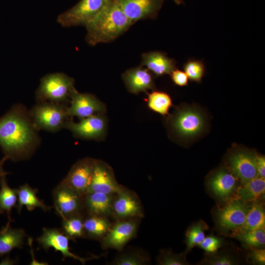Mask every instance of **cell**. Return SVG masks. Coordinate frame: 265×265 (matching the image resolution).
Wrapping results in <instances>:
<instances>
[{
  "instance_id": "42",
  "label": "cell",
  "mask_w": 265,
  "mask_h": 265,
  "mask_svg": "<svg viewBox=\"0 0 265 265\" xmlns=\"http://www.w3.org/2000/svg\"><path fill=\"white\" fill-rule=\"evenodd\" d=\"M177 4H180L182 2V0H173Z\"/></svg>"
},
{
  "instance_id": "35",
  "label": "cell",
  "mask_w": 265,
  "mask_h": 265,
  "mask_svg": "<svg viewBox=\"0 0 265 265\" xmlns=\"http://www.w3.org/2000/svg\"><path fill=\"white\" fill-rule=\"evenodd\" d=\"M184 69L188 78L191 81H200L204 75V66L200 61H188L185 64Z\"/></svg>"
},
{
  "instance_id": "31",
  "label": "cell",
  "mask_w": 265,
  "mask_h": 265,
  "mask_svg": "<svg viewBox=\"0 0 265 265\" xmlns=\"http://www.w3.org/2000/svg\"><path fill=\"white\" fill-rule=\"evenodd\" d=\"M208 229L209 226L202 220L192 224L188 228L186 233V253L203 241L205 238V231Z\"/></svg>"
},
{
  "instance_id": "37",
  "label": "cell",
  "mask_w": 265,
  "mask_h": 265,
  "mask_svg": "<svg viewBox=\"0 0 265 265\" xmlns=\"http://www.w3.org/2000/svg\"><path fill=\"white\" fill-rule=\"evenodd\" d=\"M248 260L249 262L256 265H264L265 264V250L263 248H249Z\"/></svg>"
},
{
  "instance_id": "1",
  "label": "cell",
  "mask_w": 265,
  "mask_h": 265,
  "mask_svg": "<svg viewBox=\"0 0 265 265\" xmlns=\"http://www.w3.org/2000/svg\"><path fill=\"white\" fill-rule=\"evenodd\" d=\"M37 131L25 107L14 106L0 118V146L5 156L13 161L29 158L37 146Z\"/></svg>"
},
{
  "instance_id": "16",
  "label": "cell",
  "mask_w": 265,
  "mask_h": 265,
  "mask_svg": "<svg viewBox=\"0 0 265 265\" xmlns=\"http://www.w3.org/2000/svg\"><path fill=\"white\" fill-rule=\"evenodd\" d=\"M105 110V105L94 95L81 93L77 90L72 95L70 106L67 108L70 117L76 116L80 119L101 114Z\"/></svg>"
},
{
  "instance_id": "3",
  "label": "cell",
  "mask_w": 265,
  "mask_h": 265,
  "mask_svg": "<svg viewBox=\"0 0 265 265\" xmlns=\"http://www.w3.org/2000/svg\"><path fill=\"white\" fill-rule=\"evenodd\" d=\"M75 80L66 74L61 73L49 74L44 76L36 91L38 102H51L65 105L71 100L76 91Z\"/></svg>"
},
{
  "instance_id": "32",
  "label": "cell",
  "mask_w": 265,
  "mask_h": 265,
  "mask_svg": "<svg viewBox=\"0 0 265 265\" xmlns=\"http://www.w3.org/2000/svg\"><path fill=\"white\" fill-rule=\"evenodd\" d=\"M172 105L168 94L161 91H153L148 95V106L153 111L165 115Z\"/></svg>"
},
{
  "instance_id": "23",
  "label": "cell",
  "mask_w": 265,
  "mask_h": 265,
  "mask_svg": "<svg viewBox=\"0 0 265 265\" xmlns=\"http://www.w3.org/2000/svg\"><path fill=\"white\" fill-rule=\"evenodd\" d=\"M112 225L109 217L85 215L83 220L84 238L100 241L107 234Z\"/></svg>"
},
{
  "instance_id": "12",
  "label": "cell",
  "mask_w": 265,
  "mask_h": 265,
  "mask_svg": "<svg viewBox=\"0 0 265 265\" xmlns=\"http://www.w3.org/2000/svg\"><path fill=\"white\" fill-rule=\"evenodd\" d=\"M239 183V179L230 169L221 168L210 177L208 186L214 196L225 201L232 198L240 186Z\"/></svg>"
},
{
  "instance_id": "20",
  "label": "cell",
  "mask_w": 265,
  "mask_h": 265,
  "mask_svg": "<svg viewBox=\"0 0 265 265\" xmlns=\"http://www.w3.org/2000/svg\"><path fill=\"white\" fill-rule=\"evenodd\" d=\"M123 80L130 92L137 94L155 88L153 77L150 72L142 67L129 69L123 76Z\"/></svg>"
},
{
  "instance_id": "27",
  "label": "cell",
  "mask_w": 265,
  "mask_h": 265,
  "mask_svg": "<svg viewBox=\"0 0 265 265\" xmlns=\"http://www.w3.org/2000/svg\"><path fill=\"white\" fill-rule=\"evenodd\" d=\"M265 212L263 204L259 201L252 202L242 226L236 232H243L265 228Z\"/></svg>"
},
{
  "instance_id": "24",
  "label": "cell",
  "mask_w": 265,
  "mask_h": 265,
  "mask_svg": "<svg viewBox=\"0 0 265 265\" xmlns=\"http://www.w3.org/2000/svg\"><path fill=\"white\" fill-rule=\"evenodd\" d=\"M37 193V189L31 187L27 184L21 186L18 188V200L15 208L18 213H21L24 206L29 211H32L37 208L44 212L52 209V207L46 205L43 201L38 198Z\"/></svg>"
},
{
  "instance_id": "11",
  "label": "cell",
  "mask_w": 265,
  "mask_h": 265,
  "mask_svg": "<svg viewBox=\"0 0 265 265\" xmlns=\"http://www.w3.org/2000/svg\"><path fill=\"white\" fill-rule=\"evenodd\" d=\"M69 238L65 235L60 229L45 228L43 230L41 236L37 240L39 244L47 251L49 248H53L55 251H59L63 257L73 258L84 265L88 260L99 258L100 256H93L90 258H82L72 253L69 246Z\"/></svg>"
},
{
  "instance_id": "7",
  "label": "cell",
  "mask_w": 265,
  "mask_h": 265,
  "mask_svg": "<svg viewBox=\"0 0 265 265\" xmlns=\"http://www.w3.org/2000/svg\"><path fill=\"white\" fill-rule=\"evenodd\" d=\"M111 211L112 217L115 220L141 219L144 216L143 207L137 194L123 186L113 195Z\"/></svg>"
},
{
  "instance_id": "19",
  "label": "cell",
  "mask_w": 265,
  "mask_h": 265,
  "mask_svg": "<svg viewBox=\"0 0 265 265\" xmlns=\"http://www.w3.org/2000/svg\"><path fill=\"white\" fill-rule=\"evenodd\" d=\"M114 194L100 192H89L83 195L84 215L112 217L111 207Z\"/></svg>"
},
{
  "instance_id": "30",
  "label": "cell",
  "mask_w": 265,
  "mask_h": 265,
  "mask_svg": "<svg viewBox=\"0 0 265 265\" xmlns=\"http://www.w3.org/2000/svg\"><path fill=\"white\" fill-rule=\"evenodd\" d=\"M247 248H263L265 244V228L231 234Z\"/></svg>"
},
{
  "instance_id": "29",
  "label": "cell",
  "mask_w": 265,
  "mask_h": 265,
  "mask_svg": "<svg viewBox=\"0 0 265 265\" xmlns=\"http://www.w3.org/2000/svg\"><path fill=\"white\" fill-rule=\"evenodd\" d=\"M84 214H79L62 219L60 229L70 240L84 238Z\"/></svg>"
},
{
  "instance_id": "38",
  "label": "cell",
  "mask_w": 265,
  "mask_h": 265,
  "mask_svg": "<svg viewBox=\"0 0 265 265\" xmlns=\"http://www.w3.org/2000/svg\"><path fill=\"white\" fill-rule=\"evenodd\" d=\"M171 75L173 81L176 85L181 86L187 85L188 78L185 72L175 69Z\"/></svg>"
},
{
  "instance_id": "18",
  "label": "cell",
  "mask_w": 265,
  "mask_h": 265,
  "mask_svg": "<svg viewBox=\"0 0 265 265\" xmlns=\"http://www.w3.org/2000/svg\"><path fill=\"white\" fill-rule=\"evenodd\" d=\"M229 169L241 185L258 177L256 155L252 152L239 151L232 154L229 159Z\"/></svg>"
},
{
  "instance_id": "33",
  "label": "cell",
  "mask_w": 265,
  "mask_h": 265,
  "mask_svg": "<svg viewBox=\"0 0 265 265\" xmlns=\"http://www.w3.org/2000/svg\"><path fill=\"white\" fill-rule=\"evenodd\" d=\"M185 252L181 254H175L171 250H161L157 257V264L160 265H187Z\"/></svg>"
},
{
  "instance_id": "8",
  "label": "cell",
  "mask_w": 265,
  "mask_h": 265,
  "mask_svg": "<svg viewBox=\"0 0 265 265\" xmlns=\"http://www.w3.org/2000/svg\"><path fill=\"white\" fill-rule=\"evenodd\" d=\"M141 219L115 220L105 236L100 240L103 249L122 251L137 235Z\"/></svg>"
},
{
  "instance_id": "36",
  "label": "cell",
  "mask_w": 265,
  "mask_h": 265,
  "mask_svg": "<svg viewBox=\"0 0 265 265\" xmlns=\"http://www.w3.org/2000/svg\"><path fill=\"white\" fill-rule=\"evenodd\" d=\"M224 244L223 238L213 235L205 237L203 241L198 246L203 249L208 254L216 252Z\"/></svg>"
},
{
  "instance_id": "5",
  "label": "cell",
  "mask_w": 265,
  "mask_h": 265,
  "mask_svg": "<svg viewBox=\"0 0 265 265\" xmlns=\"http://www.w3.org/2000/svg\"><path fill=\"white\" fill-rule=\"evenodd\" d=\"M113 0H80L59 14L57 22L62 26H85Z\"/></svg>"
},
{
  "instance_id": "40",
  "label": "cell",
  "mask_w": 265,
  "mask_h": 265,
  "mask_svg": "<svg viewBox=\"0 0 265 265\" xmlns=\"http://www.w3.org/2000/svg\"><path fill=\"white\" fill-rule=\"evenodd\" d=\"M8 159L7 156H5L2 159L0 160V182L1 178L6 176V175L10 174L9 172L5 171L3 168V166L5 161Z\"/></svg>"
},
{
  "instance_id": "14",
  "label": "cell",
  "mask_w": 265,
  "mask_h": 265,
  "mask_svg": "<svg viewBox=\"0 0 265 265\" xmlns=\"http://www.w3.org/2000/svg\"><path fill=\"white\" fill-rule=\"evenodd\" d=\"M106 126L104 117L101 114H97L82 119L78 123L70 120L65 129L70 131L77 137L97 139L104 136Z\"/></svg>"
},
{
  "instance_id": "26",
  "label": "cell",
  "mask_w": 265,
  "mask_h": 265,
  "mask_svg": "<svg viewBox=\"0 0 265 265\" xmlns=\"http://www.w3.org/2000/svg\"><path fill=\"white\" fill-rule=\"evenodd\" d=\"M148 253L141 248L128 247L116 255L110 265H146L150 263Z\"/></svg>"
},
{
  "instance_id": "6",
  "label": "cell",
  "mask_w": 265,
  "mask_h": 265,
  "mask_svg": "<svg viewBox=\"0 0 265 265\" xmlns=\"http://www.w3.org/2000/svg\"><path fill=\"white\" fill-rule=\"evenodd\" d=\"M250 205L235 197L223 208L215 212V220L219 229L223 233L238 230L243 224Z\"/></svg>"
},
{
  "instance_id": "17",
  "label": "cell",
  "mask_w": 265,
  "mask_h": 265,
  "mask_svg": "<svg viewBox=\"0 0 265 265\" xmlns=\"http://www.w3.org/2000/svg\"><path fill=\"white\" fill-rule=\"evenodd\" d=\"M204 124V119L201 114L190 108L178 111L172 121V125L176 132L185 137L198 134L203 130Z\"/></svg>"
},
{
  "instance_id": "4",
  "label": "cell",
  "mask_w": 265,
  "mask_h": 265,
  "mask_svg": "<svg viewBox=\"0 0 265 265\" xmlns=\"http://www.w3.org/2000/svg\"><path fill=\"white\" fill-rule=\"evenodd\" d=\"M68 106L51 102H38L28 112L35 128L55 132L65 129L71 119Z\"/></svg>"
},
{
  "instance_id": "28",
  "label": "cell",
  "mask_w": 265,
  "mask_h": 265,
  "mask_svg": "<svg viewBox=\"0 0 265 265\" xmlns=\"http://www.w3.org/2000/svg\"><path fill=\"white\" fill-rule=\"evenodd\" d=\"M0 213H6L8 222L13 221L11 218L12 209L16 207L18 200V189L11 188L8 185L6 176L0 182Z\"/></svg>"
},
{
  "instance_id": "9",
  "label": "cell",
  "mask_w": 265,
  "mask_h": 265,
  "mask_svg": "<svg viewBox=\"0 0 265 265\" xmlns=\"http://www.w3.org/2000/svg\"><path fill=\"white\" fill-rule=\"evenodd\" d=\"M53 207L62 219L83 214V195L59 183L53 191Z\"/></svg>"
},
{
  "instance_id": "34",
  "label": "cell",
  "mask_w": 265,
  "mask_h": 265,
  "mask_svg": "<svg viewBox=\"0 0 265 265\" xmlns=\"http://www.w3.org/2000/svg\"><path fill=\"white\" fill-rule=\"evenodd\" d=\"M202 263L208 265H237L238 262L233 255L226 252H220L208 254Z\"/></svg>"
},
{
  "instance_id": "41",
  "label": "cell",
  "mask_w": 265,
  "mask_h": 265,
  "mask_svg": "<svg viewBox=\"0 0 265 265\" xmlns=\"http://www.w3.org/2000/svg\"><path fill=\"white\" fill-rule=\"evenodd\" d=\"M15 263L14 261L10 260V259H9V258L7 257L5 258V260H3L2 261V262L1 263L2 264H2L3 263H5L4 264H7V263H10V264H11L10 263Z\"/></svg>"
},
{
  "instance_id": "25",
  "label": "cell",
  "mask_w": 265,
  "mask_h": 265,
  "mask_svg": "<svg viewBox=\"0 0 265 265\" xmlns=\"http://www.w3.org/2000/svg\"><path fill=\"white\" fill-rule=\"evenodd\" d=\"M265 192V178L257 177L241 185L236 192L235 198L246 203L259 201L264 196Z\"/></svg>"
},
{
  "instance_id": "22",
  "label": "cell",
  "mask_w": 265,
  "mask_h": 265,
  "mask_svg": "<svg viewBox=\"0 0 265 265\" xmlns=\"http://www.w3.org/2000/svg\"><path fill=\"white\" fill-rule=\"evenodd\" d=\"M10 222L0 230V257L9 254L15 248H22L26 236L22 229L11 227Z\"/></svg>"
},
{
  "instance_id": "39",
  "label": "cell",
  "mask_w": 265,
  "mask_h": 265,
  "mask_svg": "<svg viewBox=\"0 0 265 265\" xmlns=\"http://www.w3.org/2000/svg\"><path fill=\"white\" fill-rule=\"evenodd\" d=\"M256 165L258 177L265 178V158L263 156L256 155Z\"/></svg>"
},
{
  "instance_id": "15",
  "label": "cell",
  "mask_w": 265,
  "mask_h": 265,
  "mask_svg": "<svg viewBox=\"0 0 265 265\" xmlns=\"http://www.w3.org/2000/svg\"><path fill=\"white\" fill-rule=\"evenodd\" d=\"M122 185L117 182L113 171L107 163L95 159L91 183L88 192H100L107 194L116 193Z\"/></svg>"
},
{
  "instance_id": "21",
  "label": "cell",
  "mask_w": 265,
  "mask_h": 265,
  "mask_svg": "<svg viewBox=\"0 0 265 265\" xmlns=\"http://www.w3.org/2000/svg\"><path fill=\"white\" fill-rule=\"evenodd\" d=\"M142 65L157 76L171 74L176 69L175 60L164 53L156 51L143 54Z\"/></svg>"
},
{
  "instance_id": "10",
  "label": "cell",
  "mask_w": 265,
  "mask_h": 265,
  "mask_svg": "<svg viewBox=\"0 0 265 265\" xmlns=\"http://www.w3.org/2000/svg\"><path fill=\"white\" fill-rule=\"evenodd\" d=\"M95 159L85 158L77 161L60 183L82 195L88 192L93 176Z\"/></svg>"
},
{
  "instance_id": "13",
  "label": "cell",
  "mask_w": 265,
  "mask_h": 265,
  "mask_svg": "<svg viewBox=\"0 0 265 265\" xmlns=\"http://www.w3.org/2000/svg\"><path fill=\"white\" fill-rule=\"evenodd\" d=\"M132 24L156 16L165 0H116Z\"/></svg>"
},
{
  "instance_id": "2",
  "label": "cell",
  "mask_w": 265,
  "mask_h": 265,
  "mask_svg": "<svg viewBox=\"0 0 265 265\" xmlns=\"http://www.w3.org/2000/svg\"><path fill=\"white\" fill-rule=\"evenodd\" d=\"M132 23L113 0L85 26L86 42L95 46L114 40L125 32Z\"/></svg>"
}]
</instances>
